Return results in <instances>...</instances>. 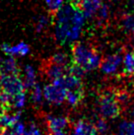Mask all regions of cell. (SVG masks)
Instances as JSON below:
<instances>
[{
  "label": "cell",
  "mask_w": 134,
  "mask_h": 135,
  "mask_svg": "<svg viewBox=\"0 0 134 135\" xmlns=\"http://www.w3.org/2000/svg\"><path fill=\"white\" fill-rule=\"evenodd\" d=\"M47 24V20L45 19L44 16H41L40 20H39V22H37V32H40V31L42 30V28L45 26Z\"/></svg>",
  "instance_id": "d4e9b609"
},
{
  "label": "cell",
  "mask_w": 134,
  "mask_h": 135,
  "mask_svg": "<svg viewBox=\"0 0 134 135\" xmlns=\"http://www.w3.org/2000/svg\"><path fill=\"white\" fill-rule=\"evenodd\" d=\"M0 79H1V73H0ZM0 88H1V87H0Z\"/></svg>",
  "instance_id": "f546056e"
},
{
  "label": "cell",
  "mask_w": 134,
  "mask_h": 135,
  "mask_svg": "<svg viewBox=\"0 0 134 135\" xmlns=\"http://www.w3.org/2000/svg\"><path fill=\"white\" fill-rule=\"evenodd\" d=\"M103 4V0H82L80 10L84 13L85 17L92 18L95 17Z\"/></svg>",
  "instance_id": "7c38bea8"
},
{
  "label": "cell",
  "mask_w": 134,
  "mask_h": 135,
  "mask_svg": "<svg viewBox=\"0 0 134 135\" xmlns=\"http://www.w3.org/2000/svg\"><path fill=\"white\" fill-rule=\"evenodd\" d=\"M24 85L26 89H31L36 84V73L33 67L26 66L25 68V78H24Z\"/></svg>",
  "instance_id": "e0dca14e"
},
{
  "label": "cell",
  "mask_w": 134,
  "mask_h": 135,
  "mask_svg": "<svg viewBox=\"0 0 134 135\" xmlns=\"http://www.w3.org/2000/svg\"><path fill=\"white\" fill-rule=\"evenodd\" d=\"M25 126H24V124L21 123V122H19L17 121L14 125H12L11 127L8 129L6 133L5 134H7V133H10V134H17V135H20V134H24L25 133Z\"/></svg>",
  "instance_id": "603a6c76"
},
{
  "label": "cell",
  "mask_w": 134,
  "mask_h": 135,
  "mask_svg": "<svg viewBox=\"0 0 134 135\" xmlns=\"http://www.w3.org/2000/svg\"><path fill=\"white\" fill-rule=\"evenodd\" d=\"M41 73L45 78L52 82L53 80L65 75L67 73V67L54 63L49 58L41 64Z\"/></svg>",
  "instance_id": "ba28073f"
},
{
  "label": "cell",
  "mask_w": 134,
  "mask_h": 135,
  "mask_svg": "<svg viewBox=\"0 0 134 135\" xmlns=\"http://www.w3.org/2000/svg\"><path fill=\"white\" fill-rule=\"evenodd\" d=\"M100 54L95 46L75 41L71 46V62L83 68L86 72L100 66Z\"/></svg>",
  "instance_id": "7a4b0ae2"
},
{
  "label": "cell",
  "mask_w": 134,
  "mask_h": 135,
  "mask_svg": "<svg viewBox=\"0 0 134 135\" xmlns=\"http://www.w3.org/2000/svg\"><path fill=\"white\" fill-rule=\"evenodd\" d=\"M130 114H131V116H132V118H133V120H134V108L132 109H131Z\"/></svg>",
  "instance_id": "83f0119b"
},
{
  "label": "cell",
  "mask_w": 134,
  "mask_h": 135,
  "mask_svg": "<svg viewBox=\"0 0 134 135\" xmlns=\"http://www.w3.org/2000/svg\"><path fill=\"white\" fill-rule=\"evenodd\" d=\"M21 116V112H17L15 113H8V112H2L0 113V130L1 134H5L12 125L19 121Z\"/></svg>",
  "instance_id": "30bf717a"
},
{
  "label": "cell",
  "mask_w": 134,
  "mask_h": 135,
  "mask_svg": "<svg viewBox=\"0 0 134 135\" xmlns=\"http://www.w3.org/2000/svg\"><path fill=\"white\" fill-rule=\"evenodd\" d=\"M0 89L11 96L25 92V85L21 80L20 75H1Z\"/></svg>",
  "instance_id": "5b68a950"
},
{
  "label": "cell",
  "mask_w": 134,
  "mask_h": 135,
  "mask_svg": "<svg viewBox=\"0 0 134 135\" xmlns=\"http://www.w3.org/2000/svg\"><path fill=\"white\" fill-rule=\"evenodd\" d=\"M85 98V90H70L66 91V99L65 101L71 107H77L79 105Z\"/></svg>",
  "instance_id": "2e32d148"
},
{
  "label": "cell",
  "mask_w": 134,
  "mask_h": 135,
  "mask_svg": "<svg viewBox=\"0 0 134 135\" xmlns=\"http://www.w3.org/2000/svg\"><path fill=\"white\" fill-rule=\"evenodd\" d=\"M25 101H26V94L25 92L19 93V94L13 96V108L16 109H20L23 105H25Z\"/></svg>",
  "instance_id": "7402d4cb"
},
{
  "label": "cell",
  "mask_w": 134,
  "mask_h": 135,
  "mask_svg": "<svg viewBox=\"0 0 134 135\" xmlns=\"http://www.w3.org/2000/svg\"><path fill=\"white\" fill-rule=\"evenodd\" d=\"M68 2H69V5H71L72 7L80 9V5H81L82 0H68Z\"/></svg>",
  "instance_id": "4316f807"
},
{
  "label": "cell",
  "mask_w": 134,
  "mask_h": 135,
  "mask_svg": "<svg viewBox=\"0 0 134 135\" xmlns=\"http://www.w3.org/2000/svg\"><path fill=\"white\" fill-rule=\"evenodd\" d=\"M123 55H124V50L121 49L120 51H117L114 54L103 58L100 63L102 71L104 72V74H113L114 72H116L117 68L122 62Z\"/></svg>",
  "instance_id": "52a82bcc"
},
{
  "label": "cell",
  "mask_w": 134,
  "mask_h": 135,
  "mask_svg": "<svg viewBox=\"0 0 134 135\" xmlns=\"http://www.w3.org/2000/svg\"><path fill=\"white\" fill-rule=\"evenodd\" d=\"M0 73L1 75H20L21 70L15 58L10 56L0 60Z\"/></svg>",
  "instance_id": "9c48e42d"
},
{
  "label": "cell",
  "mask_w": 134,
  "mask_h": 135,
  "mask_svg": "<svg viewBox=\"0 0 134 135\" xmlns=\"http://www.w3.org/2000/svg\"><path fill=\"white\" fill-rule=\"evenodd\" d=\"M1 49L5 54H7L9 56H15V55L24 56L29 52L30 47L25 42H20L17 45H13V46L7 44H3L1 45Z\"/></svg>",
  "instance_id": "4fadbf2b"
},
{
  "label": "cell",
  "mask_w": 134,
  "mask_h": 135,
  "mask_svg": "<svg viewBox=\"0 0 134 135\" xmlns=\"http://www.w3.org/2000/svg\"><path fill=\"white\" fill-rule=\"evenodd\" d=\"M99 109L100 113L104 118H116L120 115L122 107L118 100L116 91H104L99 96Z\"/></svg>",
  "instance_id": "3957f363"
},
{
  "label": "cell",
  "mask_w": 134,
  "mask_h": 135,
  "mask_svg": "<svg viewBox=\"0 0 134 135\" xmlns=\"http://www.w3.org/2000/svg\"><path fill=\"white\" fill-rule=\"evenodd\" d=\"M119 134H134V121H124L119 125Z\"/></svg>",
  "instance_id": "ffe728a7"
},
{
  "label": "cell",
  "mask_w": 134,
  "mask_h": 135,
  "mask_svg": "<svg viewBox=\"0 0 134 135\" xmlns=\"http://www.w3.org/2000/svg\"><path fill=\"white\" fill-rule=\"evenodd\" d=\"M47 8H49V14L51 17L52 19L55 18V16L57 15V13L59 12V10L62 7L63 4V0H45Z\"/></svg>",
  "instance_id": "ac0fdd59"
},
{
  "label": "cell",
  "mask_w": 134,
  "mask_h": 135,
  "mask_svg": "<svg viewBox=\"0 0 134 135\" xmlns=\"http://www.w3.org/2000/svg\"><path fill=\"white\" fill-rule=\"evenodd\" d=\"M46 131L49 134H65L71 128V121L66 116H45Z\"/></svg>",
  "instance_id": "277c9868"
},
{
  "label": "cell",
  "mask_w": 134,
  "mask_h": 135,
  "mask_svg": "<svg viewBox=\"0 0 134 135\" xmlns=\"http://www.w3.org/2000/svg\"><path fill=\"white\" fill-rule=\"evenodd\" d=\"M96 128H97L98 133H104L108 129V124H107V121H106V118L104 117H100L96 121Z\"/></svg>",
  "instance_id": "cb8c5ba5"
},
{
  "label": "cell",
  "mask_w": 134,
  "mask_h": 135,
  "mask_svg": "<svg viewBox=\"0 0 134 135\" xmlns=\"http://www.w3.org/2000/svg\"><path fill=\"white\" fill-rule=\"evenodd\" d=\"M122 73L126 77H134V47L124 52Z\"/></svg>",
  "instance_id": "9a60e30c"
},
{
  "label": "cell",
  "mask_w": 134,
  "mask_h": 135,
  "mask_svg": "<svg viewBox=\"0 0 134 135\" xmlns=\"http://www.w3.org/2000/svg\"><path fill=\"white\" fill-rule=\"evenodd\" d=\"M119 27L129 38H134V14L124 13L119 18Z\"/></svg>",
  "instance_id": "5bb4252c"
},
{
  "label": "cell",
  "mask_w": 134,
  "mask_h": 135,
  "mask_svg": "<svg viewBox=\"0 0 134 135\" xmlns=\"http://www.w3.org/2000/svg\"><path fill=\"white\" fill-rule=\"evenodd\" d=\"M44 96L50 104L60 105L66 99V89L58 83L52 82L45 87Z\"/></svg>",
  "instance_id": "8992f818"
},
{
  "label": "cell",
  "mask_w": 134,
  "mask_h": 135,
  "mask_svg": "<svg viewBox=\"0 0 134 135\" xmlns=\"http://www.w3.org/2000/svg\"><path fill=\"white\" fill-rule=\"evenodd\" d=\"M49 59L51 60L52 62L58 64V65H61V66H64V67H68V65L71 62V59L68 58V55H67L66 53L63 52L55 53Z\"/></svg>",
  "instance_id": "d6986e66"
},
{
  "label": "cell",
  "mask_w": 134,
  "mask_h": 135,
  "mask_svg": "<svg viewBox=\"0 0 134 135\" xmlns=\"http://www.w3.org/2000/svg\"><path fill=\"white\" fill-rule=\"evenodd\" d=\"M73 133L75 134H97V128L95 123L87 119H79L73 125Z\"/></svg>",
  "instance_id": "8fae6325"
},
{
  "label": "cell",
  "mask_w": 134,
  "mask_h": 135,
  "mask_svg": "<svg viewBox=\"0 0 134 135\" xmlns=\"http://www.w3.org/2000/svg\"><path fill=\"white\" fill-rule=\"evenodd\" d=\"M2 112H3V110H2V109H0V113H2ZM0 134H1V130H0Z\"/></svg>",
  "instance_id": "f1b7e54d"
},
{
  "label": "cell",
  "mask_w": 134,
  "mask_h": 135,
  "mask_svg": "<svg viewBox=\"0 0 134 135\" xmlns=\"http://www.w3.org/2000/svg\"><path fill=\"white\" fill-rule=\"evenodd\" d=\"M25 133H26V134H40L41 131H40L34 124H31L30 126H29V129H28V130H25Z\"/></svg>",
  "instance_id": "484cf974"
},
{
  "label": "cell",
  "mask_w": 134,
  "mask_h": 135,
  "mask_svg": "<svg viewBox=\"0 0 134 135\" xmlns=\"http://www.w3.org/2000/svg\"><path fill=\"white\" fill-rule=\"evenodd\" d=\"M55 18V36L60 44L76 40L80 36L85 21V15L80 9L72 7L71 5L61 7Z\"/></svg>",
  "instance_id": "6da1fadb"
},
{
  "label": "cell",
  "mask_w": 134,
  "mask_h": 135,
  "mask_svg": "<svg viewBox=\"0 0 134 135\" xmlns=\"http://www.w3.org/2000/svg\"><path fill=\"white\" fill-rule=\"evenodd\" d=\"M31 89H32V93H31L32 94V100H33L34 104L40 105L41 103V98H42L41 87L37 84H35Z\"/></svg>",
  "instance_id": "44dd1931"
}]
</instances>
